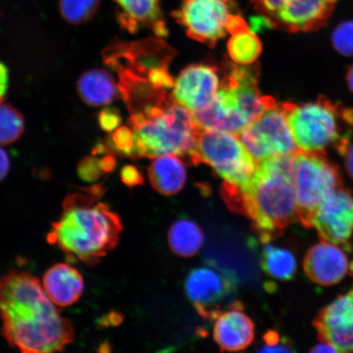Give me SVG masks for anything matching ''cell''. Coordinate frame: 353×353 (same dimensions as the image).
<instances>
[{"instance_id": "obj_35", "label": "cell", "mask_w": 353, "mask_h": 353, "mask_svg": "<svg viewBox=\"0 0 353 353\" xmlns=\"http://www.w3.org/2000/svg\"><path fill=\"white\" fill-rule=\"evenodd\" d=\"M311 352H338L336 348L331 344L325 342H321L312 348Z\"/></svg>"}, {"instance_id": "obj_11", "label": "cell", "mask_w": 353, "mask_h": 353, "mask_svg": "<svg viewBox=\"0 0 353 353\" xmlns=\"http://www.w3.org/2000/svg\"><path fill=\"white\" fill-rule=\"evenodd\" d=\"M312 227L321 241L350 249L353 232V194L350 190L342 188L325 198L312 215Z\"/></svg>"}, {"instance_id": "obj_25", "label": "cell", "mask_w": 353, "mask_h": 353, "mask_svg": "<svg viewBox=\"0 0 353 353\" xmlns=\"http://www.w3.org/2000/svg\"><path fill=\"white\" fill-rule=\"evenodd\" d=\"M24 130V118L19 110L10 104L0 103V145L15 143Z\"/></svg>"}, {"instance_id": "obj_4", "label": "cell", "mask_w": 353, "mask_h": 353, "mask_svg": "<svg viewBox=\"0 0 353 353\" xmlns=\"http://www.w3.org/2000/svg\"><path fill=\"white\" fill-rule=\"evenodd\" d=\"M130 125L134 139L131 157L144 158L167 154L190 158L201 130L190 110L174 100L132 113Z\"/></svg>"}, {"instance_id": "obj_31", "label": "cell", "mask_w": 353, "mask_h": 353, "mask_svg": "<svg viewBox=\"0 0 353 353\" xmlns=\"http://www.w3.org/2000/svg\"><path fill=\"white\" fill-rule=\"evenodd\" d=\"M105 112L101 113L100 117V123L104 130H112L119 125L121 122V118L117 113L112 110H105Z\"/></svg>"}, {"instance_id": "obj_16", "label": "cell", "mask_w": 353, "mask_h": 353, "mask_svg": "<svg viewBox=\"0 0 353 353\" xmlns=\"http://www.w3.org/2000/svg\"><path fill=\"white\" fill-rule=\"evenodd\" d=\"M350 263L341 246L321 241L307 251L303 269L312 281L328 286L343 280L350 271Z\"/></svg>"}, {"instance_id": "obj_20", "label": "cell", "mask_w": 353, "mask_h": 353, "mask_svg": "<svg viewBox=\"0 0 353 353\" xmlns=\"http://www.w3.org/2000/svg\"><path fill=\"white\" fill-rule=\"evenodd\" d=\"M79 98L90 107H101L116 100L120 88L104 69L88 70L77 82Z\"/></svg>"}, {"instance_id": "obj_17", "label": "cell", "mask_w": 353, "mask_h": 353, "mask_svg": "<svg viewBox=\"0 0 353 353\" xmlns=\"http://www.w3.org/2000/svg\"><path fill=\"white\" fill-rule=\"evenodd\" d=\"M214 338L222 351H241L252 343L254 324L242 312V305L239 302L231 304L228 311L221 313L217 317Z\"/></svg>"}, {"instance_id": "obj_24", "label": "cell", "mask_w": 353, "mask_h": 353, "mask_svg": "<svg viewBox=\"0 0 353 353\" xmlns=\"http://www.w3.org/2000/svg\"><path fill=\"white\" fill-rule=\"evenodd\" d=\"M231 59L238 65H248L258 59L262 52V43L254 32L248 28L232 34L228 43Z\"/></svg>"}, {"instance_id": "obj_30", "label": "cell", "mask_w": 353, "mask_h": 353, "mask_svg": "<svg viewBox=\"0 0 353 353\" xmlns=\"http://www.w3.org/2000/svg\"><path fill=\"white\" fill-rule=\"evenodd\" d=\"M121 179L123 182L130 187L137 186V185L143 183V176L134 166L123 168L121 172Z\"/></svg>"}, {"instance_id": "obj_22", "label": "cell", "mask_w": 353, "mask_h": 353, "mask_svg": "<svg viewBox=\"0 0 353 353\" xmlns=\"http://www.w3.org/2000/svg\"><path fill=\"white\" fill-rule=\"evenodd\" d=\"M204 234L198 225L186 219L176 221L169 232V243L172 250L183 257H191L204 244Z\"/></svg>"}, {"instance_id": "obj_36", "label": "cell", "mask_w": 353, "mask_h": 353, "mask_svg": "<svg viewBox=\"0 0 353 353\" xmlns=\"http://www.w3.org/2000/svg\"><path fill=\"white\" fill-rule=\"evenodd\" d=\"M346 81L348 88L353 94V63L347 70Z\"/></svg>"}, {"instance_id": "obj_33", "label": "cell", "mask_w": 353, "mask_h": 353, "mask_svg": "<svg viewBox=\"0 0 353 353\" xmlns=\"http://www.w3.org/2000/svg\"><path fill=\"white\" fill-rule=\"evenodd\" d=\"M10 169V161L8 154L0 148V182L8 175Z\"/></svg>"}, {"instance_id": "obj_14", "label": "cell", "mask_w": 353, "mask_h": 353, "mask_svg": "<svg viewBox=\"0 0 353 353\" xmlns=\"http://www.w3.org/2000/svg\"><path fill=\"white\" fill-rule=\"evenodd\" d=\"M217 70L213 66L192 65L179 74L174 86L176 103L193 112L201 110L214 101L219 90Z\"/></svg>"}, {"instance_id": "obj_26", "label": "cell", "mask_w": 353, "mask_h": 353, "mask_svg": "<svg viewBox=\"0 0 353 353\" xmlns=\"http://www.w3.org/2000/svg\"><path fill=\"white\" fill-rule=\"evenodd\" d=\"M101 0H60L59 10L63 19L72 25H82L96 15Z\"/></svg>"}, {"instance_id": "obj_18", "label": "cell", "mask_w": 353, "mask_h": 353, "mask_svg": "<svg viewBox=\"0 0 353 353\" xmlns=\"http://www.w3.org/2000/svg\"><path fill=\"white\" fill-rule=\"evenodd\" d=\"M43 287L57 307L76 303L85 290L83 278L76 268L66 263H56L43 276Z\"/></svg>"}, {"instance_id": "obj_8", "label": "cell", "mask_w": 353, "mask_h": 353, "mask_svg": "<svg viewBox=\"0 0 353 353\" xmlns=\"http://www.w3.org/2000/svg\"><path fill=\"white\" fill-rule=\"evenodd\" d=\"M339 0H250L269 28L312 32L329 23Z\"/></svg>"}, {"instance_id": "obj_27", "label": "cell", "mask_w": 353, "mask_h": 353, "mask_svg": "<svg viewBox=\"0 0 353 353\" xmlns=\"http://www.w3.org/2000/svg\"><path fill=\"white\" fill-rule=\"evenodd\" d=\"M331 41L339 54L353 57V20L339 24L334 30Z\"/></svg>"}, {"instance_id": "obj_2", "label": "cell", "mask_w": 353, "mask_h": 353, "mask_svg": "<svg viewBox=\"0 0 353 353\" xmlns=\"http://www.w3.org/2000/svg\"><path fill=\"white\" fill-rule=\"evenodd\" d=\"M294 156H276L258 162L245 188L223 185V196L229 208L248 216L264 243L281 236L298 220Z\"/></svg>"}, {"instance_id": "obj_19", "label": "cell", "mask_w": 353, "mask_h": 353, "mask_svg": "<svg viewBox=\"0 0 353 353\" xmlns=\"http://www.w3.org/2000/svg\"><path fill=\"white\" fill-rule=\"evenodd\" d=\"M117 6V19L130 32H136L140 25L152 29L157 37L168 34L160 0H113Z\"/></svg>"}, {"instance_id": "obj_7", "label": "cell", "mask_w": 353, "mask_h": 353, "mask_svg": "<svg viewBox=\"0 0 353 353\" xmlns=\"http://www.w3.org/2000/svg\"><path fill=\"white\" fill-rule=\"evenodd\" d=\"M190 160L193 164L205 163L225 182L241 188L249 184L257 167V161L239 138L219 131L200 130Z\"/></svg>"}, {"instance_id": "obj_10", "label": "cell", "mask_w": 353, "mask_h": 353, "mask_svg": "<svg viewBox=\"0 0 353 353\" xmlns=\"http://www.w3.org/2000/svg\"><path fill=\"white\" fill-rule=\"evenodd\" d=\"M234 8L235 0H182V6L172 16L186 28L190 38L214 46L226 35Z\"/></svg>"}, {"instance_id": "obj_21", "label": "cell", "mask_w": 353, "mask_h": 353, "mask_svg": "<svg viewBox=\"0 0 353 353\" xmlns=\"http://www.w3.org/2000/svg\"><path fill=\"white\" fill-rule=\"evenodd\" d=\"M148 176L152 186L165 196L180 192L187 179L183 163L174 154L154 158L149 168Z\"/></svg>"}, {"instance_id": "obj_3", "label": "cell", "mask_w": 353, "mask_h": 353, "mask_svg": "<svg viewBox=\"0 0 353 353\" xmlns=\"http://www.w3.org/2000/svg\"><path fill=\"white\" fill-rule=\"evenodd\" d=\"M99 186L65 198L59 219L52 224L47 241L68 259L94 266L116 248L123 231L120 217L101 201Z\"/></svg>"}, {"instance_id": "obj_32", "label": "cell", "mask_w": 353, "mask_h": 353, "mask_svg": "<svg viewBox=\"0 0 353 353\" xmlns=\"http://www.w3.org/2000/svg\"><path fill=\"white\" fill-rule=\"evenodd\" d=\"M8 86V72L6 65L0 63V103L6 98Z\"/></svg>"}, {"instance_id": "obj_23", "label": "cell", "mask_w": 353, "mask_h": 353, "mask_svg": "<svg viewBox=\"0 0 353 353\" xmlns=\"http://www.w3.org/2000/svg\"><path fill=\"white\" fill-rule=\"evenodd\" d=\"M261 262L263 271L276 280H291L297 270L296 259L291 251L270 244L263 246Z\"/></svg>"}, {"instance_id": "obj_13", "label": "cell", "mask_w": 353, "mask_h": 353, "mask_svg": "<svg viewBox=\"0 0 353 353\" xmlns=\"http://www.w3.org/2000/svg\"><path fill=\"white\" fill-rule=\"evenodd\" d=\"M350 274L353 276V262ZM313 325L321 342L331 344L338 352H353V286L322 308Z\"/></svg>"}, {"instance_id": "obj_15", "label": "cell", "mask_w": 353, "mask_h": 353, "mask_svg": "<svg viewBox=\"0 0 353 353\" xmlns=\"http://www.w3.org/2000/svg\"><path fill=\"white\" fill-rule=\"evenodd\" d=\"M194 120L201 130L239 134L250 125L237 107L230 88L221 86L213 101L205 108L192 113Z\"/></svg>"}, {"instance_id": "obj_6", "label": "cell", "mask_w": 353, "mask_h": 353, "mask_svg": "<svg viewBox=\"0 0 353 353\" xmlns=\"http://www.w3.org/2000/svg\"><path fill=\"white\" fill-rule=\"evenodd\" d=\"M298 220L304 228H311L313 214L331 194L343 188L339 168L327 154L299 151L294 156Z\"/></svg>"}, {"instance_id": "obj_1", "label": "cell", "mask_w": 353, "mask_h": 353, "mask_svg": "<svg viewBox=\"0 0 353 353\" xmlns=\"http://www.w3.org/2000/svg\"><path fill=\"white\" fill-rule=\"evenodd\" d=\"M57 307L30 273L11 270L0 278L2 334L21 352H61L73 341L72 325Z\"/></svg>"}, {"instance_id": "obj_9", "label": "cell", "mask_w": 353, "mask_h": 353, "mask_svg": "<svg viewBox=\"0 0 353 353\" xmlns=\"http://www.w3.org/2000/svg\"><path fill=\"white\" fill-rule=\"evenodd\" d=\"M247 149L257 161L276 156H294L299 150L294 139L283 104L268 109L247 128Z\"/></svg>"}, {"instance_id": "obj_5", "label": "cell", "mask_w": 353, "mask_h": 353, "mask_svg": "<svg viewBox=\"0 0 353 353\" xmlns=\"http://www.w3.org/2000/svg\"><path fill=\"white\" fill-rule=\"evenodd\" d=\"M289 125L299 151L342 157L353 135V109L344 108L326 97L312 103H285Z\"/></svg>"}, {"instance_id": "obj_29", "label": "cell", "mask_w": 353, "mask_h": 353, "mask_svg": "<svg viewBox=\"0 0 353 353\" xmlns=\"http://www.w3.org/2000/svg\"><path fill=\"white\" fill-rule=\"evenodd\" d=\"M114 143H116L119 152L131 157L134 148V139L132 132L129 127H121L114 134Z\"/></svg>"}, {"instance_id": "obj_34", "label": "cell", "mask_w": 353, "mask_h": 353, "mask_svg": "<svg viewBox=\"0 0 353 353\" xmlns=\"http://www.w3.org/2000/svg\"><path fill=\"white\" fill-rule=\"evenodd\" d=\"M342 157L347 174L353 180V144L348 145L346 152H344Z\"/></svg>"}, {"instance_id": "obj_12", "label": "cell", "mask_w": 353, "mask_h": 353, "mask_svg": "<svg viewBox=\"0 0 353 353\" xmlns=\"http://www.w3.org/2000/svg\"><path fill=\"white\" fill-rule=\"evenodd\" d=\"M232 276L210 268L194 269L185 281V290L199 314L214 320L222 313L220 303L235 289Z\"/></svg>"}, {"instance_id": "obj_28", "label": "cell", "mask_w": 353, "mask_h": 353, "mask_svg": "<svg viewBox=\"0 0 353 353\" xmlns=\"http://www.w3.org/2000/svg\"><path fill=\"white\" fill-rule=\"evenodd\" d=\"M264 345L260 347L259 352H292L294 351L292 343L288 339H282L275 330H269L265 334Z\"/></svg>"}]
</instances>
